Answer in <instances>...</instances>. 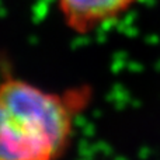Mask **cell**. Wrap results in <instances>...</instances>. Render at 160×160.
I'll return each instance as SVG.
<instances>
[{"mask_svg": "<svg viewBox=\"0 0 160 160\" xmlns=\"http://www.w3.org/2000/svg\"><path fill=\"white\" fill-rule=\"evenodd\" d=\"M66 24L79 34L90 32L117 18L138 0H58Z\"/></svg>", "mask_w": 160, "mask_h": 160, "instance_id": "7a4b0ae2", "label": "cell"}, {"mask_svg": "<svg viewBox=\"0 0 160 160\" xmlns=\"http://www.w3.org/2000/svg\"><path fill=\"white\" fill-rule=\"evenodd\" d=\"M87 100L84 90L51 91L28 80L0 82V160H61Z\"/></svg>", "mask_w": 160, "mask_h": 160, "instance_id": "6da1fadb", "label": "cell"}]
</instances>
